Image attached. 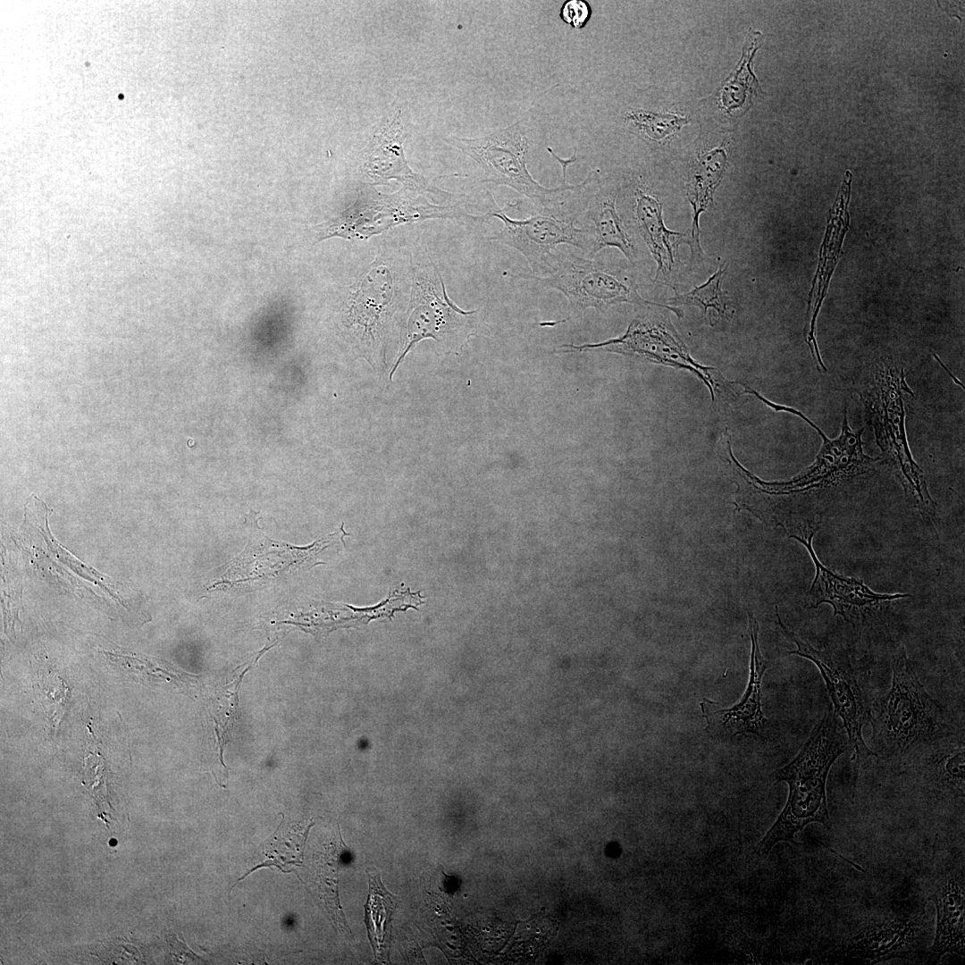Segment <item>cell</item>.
Masks as SVG:
<instances>
[{"mask_svg": "<svg viewBox=\"0 0 965 965\" xmlns=\"http://www.w3.org/2000/svg\"><path fill=\"white\" fill-rule=\"evenodd\" d=\"M862 390L857 393L866 406L877 446L902 483L909 504L926 521H934L936 508L924 472L910 454L905 432L903 391L913 396L903 368L883 360L870 369ZM860 399V400H861Z\"/></svg>", "mask_w": 965, "mask_h": 965, "instance_id": "277c9868", "label": "cell"}, {"mask_svg": "<svg viewBox=\"0 0 965 965\" xmlns=\"http://www.w3.org/2000/svg\"><path fill=\"white\" fill-rule=\"evenodd\" d=\"M748 616L751 651L749 682L743 696L730 708L707 698L700 704L707 723L706 731L712 737L732 740L738 734H752L765 738L767 719L761 709V683L768 662L760 652L758 622L751 611Z\"/></svg>", "mask_w": 965, "mask_h": 965, "instance_id": "4fadbf2b", "label": "cell"}, {"mask_svg": "<svg viewBox=\"0 0 965 965\" xmlns=\"http://www.w3.org/2000/svg\"><path fill=\"white\" fill-rule=\"evenodd\" d=\"M512 277L562 292L573 315H580L590 307L605 311L621 303L663 306L643 299L638 293L635 281L625 273L610 269L595 259L558 249L552 256L546 275L518 273Z\"/></svg>", "mask_w": 965, "mask_h": 965, "instance_id": "5b68a950", "label": "cell"}, {"mask_svg": "<svg viewBox=\"0 0 965 965\" xmlns=\"http://www.w3.org/2000/svg\"><path fill=\"white\" fill-rule=\"evenodd\" d=\"M625 119L647 137L655 140L663 139L679 131L688 122L685 116L658 113L647 110L631 111L625 114Z\"/></svg>", "mask_w": 965, "mask_h": 965, "instance_id": "484cf974", "label": "cell"}, {"mask_svg": "<svg viewBox=\"0 0 965 965\" xmlns=\"http://www.w3.org/2000/svg\"><path fill=\"white\" fill-rule=\"evenodd\" d=\"M583 229L592 242L591 256L604 248H617L634 263L635 249L616 208V194L600 186L591 199L583 218ZM578 221V220H577Z\"/></svg>", "mask_w": 965, "mask_h": 965, "instance_id": "ac0fdd59", "label": "cell"}, {"mask_svg": "<svg viewBox=\"0 0 965 965\" xmlns=\"http://www.w3.org/2000/svg\"><path fill=\"white\" fill-rule=\"evenodd\" d=\"M818 530V522H809L804 526L800 525L797 533L789 534L790 538L806 547L816 567L815 577L807 594L810 607L829 604L835 615L857 626L862 625L891 602L910 597L906 593L875 592L861 581L837 575L823 566L812 547V539Z\"/></svg>", "mask_w": 965, "mask_h": 965, "instance_id": "30bf717a", "label": "cell"}, {"mask_svg": "<svg viewBox=\"0 0 965 965\" xmlns=\"http://www.w3.org/2000/svg\"><path fill=\"white\" fill-rule=\"evenodd\" d=\"M516 206V202L508 203L502 209L489 212L491 217H497L503 222L500 231L491 239L519 251L527 260L532 274H547L552 256L560 244L573 245L591 254L592 242L588 234L575 226L579 213L558 212L556 207L538 211L527 219L514 220L505 212Z\"/></svg>", "mask_w": 965, "mask_h": 965, "instance_id": "ba28073f", "label": "cell"}, {"mask_svg": "<svg viewBox=\"0 0 965 965\" xmlns=\"http://www.w3.org/2000/svg\"><path fill=\"white\" fill-rule=\"evenodd\" d=\"M413 274L411 307L407 328V342L399 357H404L409 348L424 338L441 340V336L461 324V321L475 311L465 312L448 297L443 280L431 261L416 265Z\"/></svg>", "mask_w": 965, "mask_h": 965, "instance_id": "5bb4252c", "label": "cell"}, {"mask_svg": "<svg viewBox=\"0 0 965 965\" xmlns=\"http://www.w3.org/2000/svg\"><path fill=\"white\" fill-rule=\"evenodd\" d=\"M399 118L400 113H397L392 122L386 124L376 136L365 164V172L371 179L377 181L399 179L415 187H424L423 178L415 175L405 160L401 146L403 132Z\"/></svg>", "mask_w": 965, "mask_h": 965, "instance_id": "d6986e66", "label": "cell"}, {"mask_svg": "<svg viewBox=\"0 0 965 965\" xmlns=\"http://www.w3.org/2000/svg\"><path fill=\"white\" fill-rule=\"evenodd\" d=\"M591 15V6L586 1L583 0L566 1L559 13L562 21L575 29L583 28L589 21Z\"/></svg>", "mask_w": 965, "mask_h": 965, "instance_id": "4316f807", "label": "cell"}, {"mask_svg": "<svg viewBox=\"0 0 965 965\" xmlns=\"http://www.w3.org/2000/svg\"><path fill=\"white\" fill-rule=\"evenodd\" d=\"M635 221L658 265L655 281L662 278L668 281L675 265L676 251L684 240L683 235L664 225L660 203L641 189L635 192Z\"/></svg>", "mask_w": 965, "mask_h": 965, "instance_id": "e0dca14e", "label": "cell"}, {"mask_svg": "<svg viewBox=\"0 0 965 965\" xmlns=\"http://www.w3.org/2000/svg\"><path fill=\"white\" fill-rule=\"evenodd\" d=\"M929 920L923 900L891 904L872 911L828 938L818 963L876 964L894 959L928 961Z\"/></svg>", "mask_w": 965, "mask_h": 965, "instance_id": "3957f363", "label": "cell"}, {"mask_svg": "<svg viewBox=\"0 0 965 965\" xmlns=\"http://www.w3.org/2000/svg\"><path fill=\"white\" fill-rule=\"evenodd\" d=\"M342 844L341 839L333 843V844L326 848L324 852H321L318 859L315 860L316 884L333 923L347 936L351 937V932L345 920L338 894V865L339 860L345 856L343 854L344 848H340Z\"/></svg>", "mask_w": 965, "mask_h": 965, "instance_id": "7402d4cb", "label": "cell"}, {"mask_svg": "<svg viewBox=\"0 0 965 965\" xmlns=\"http://www.w3.org/2000/svg\"><path fill=\"white\" fill-rule=\"evenodd\" d=\"M445 140L475 160L483 169L486 181L514 189L530 199L538 211L558 207L564 192H576L593 178L591 172L578 185L560 184L556 189H548L539 184L526 166L529 144L520 122L483 137H450Z\"/></svg>", "mask_w": 965, "mask_h": 965, "instance_id": "8992f818", "label": "cell"}, {"mask_svg": "<svg viewBox=\"0 0 965 965\" xmlns=\"http://www.w3.org/2000/svg\"><path fill=\"white\" fill-rule=\"evenodd\" d=\"M726 164V155L723 149H715L703 155L692 169V179L687 187L688 199L693 211L691 248L692 254L701 258L702 251L700 246V214L705 211L712 200L713 193L723 177Z\"/></svg>", "mask_w": 965, "mask_h": 965, "instance_id": "ffe728a7", "label": "cell"}, {"mask_svg": "<svg viewBox=\"0 0 965 965\" xmlns=\"http://www.w3.org/2000/svg\"><path fill=\"white\" fill-rule=\"evenodd\" d=\"M360 206L348 210L341 217L331 223L323 231V238L340 236L347 239L367 238L373 234L382 232L387 228L407 221L419 220L422 218L434 217H456L458 214L455 211H443L444 208L432 209H405L395 206ZM436 217V216H435Z\"/></svg>", "mask_w": 965, "mask_h": 965, "instance_id": "2e32d148", "label": "cell"}, {"mask_svg": "<svg viewBox=\"0 0 965 965\" xmlns=\"http://www.w3.org/2000/svg\"><path fill=\"white\" fill-rule=\"evenodd\" d=\"M368 878L369 895L365 905V922L376 959L388 961L391 916L398 898L386 890L377 871L368 872Z\"/></svg>", "mask_w": 965, "mask_h": 965, "instance_id": "44dd1931", "label": "cell"}, {"mask_svg": "<svg viewBox=\"0 0 965 965\" xmlns=\"http://www.w3.org/2000/svg\"><path fill=\"white\" fill-rule=\"evenodd\" d=\"M726 268V266L723 264L703 285L687 293L676 294L669 300V303L698 306L704 315H709V323L712 324L714 317L725 316L727 312L721 291Z\"/></svg>", "mask_w": 965, "mask_h": 965, "instance_id": "d4e9b609", "label": "cell"}, {"mask_svg": "<svg viewBox=\"0 0 965 965\" xmlns=\"http://www.w3.org/2000/svg\"><path fill=\"white\" fill-rule=\"evenodd\" d=\"M904 772L929 801L963 810L965 746L954 734L927 744L901 762Z\"/></svg>", "mask_w": 965, "mask_h": 965, "instance_id": "7c38bea8", "label": "cell"}, {"mask_svg": "<svg viewBox=\"0 0 965 965\" xmlns=\"http://www.w3.org/2000/svg\"><path fill=\"white\" fill-rule=\"evenodd\" d=\"M776 615L782 632L797 647L796 650H789L787 653L812 661L820 671L832 708L841 719L849 743L853 750V759L860 765L869 757L875 756L865 743L862 734L863 726L869 719L870 706L860 678L848 657L839 651L815 649L783 623L777 606H776Z\"/></svg>", "mask_w": 965, "mask_h": 965, "instance_id": "52a82bcc", "label": "cell"}, {"mask_svg": "<svg viewBox=\"0 0 965 965\" xmlns=\"http://www.w3.org/2000/svg\"><path fill=\"white\" fill-rule=\"evenodd\" d=\"M760 33L751 32L744 46L739 68L729 77L720 88V100L726 111L744 106L747 97L759 88V84L751 69V59L760 44Z\"/></svg>", "mask_w": 965, "mask_h": 965, "instance_id": "603a6c76", "label": "cell"}, {"mask_svg": "<svg viewBox=\"0 0 965 965\" xmlns=\"http://www.w3.org/2000/svg\"><path fill=\"white\" fill-rule=\"evenodd\" d=\"M849 744L840 718L832 705H827L794 759L773 773L776 782L788 785L789 793L783 810L758 846L760 855H768L779 842L797 843L794 835L810 823L831 828L827 780L831 767Z\"/></svg>", "mask_w": 965, "mask_h": 965, "instance_id": "6da1fadb", "label": "cell"}, {"mask_svg": "<svg viewBox=\"0 0 965 965\" xmlns=\"http://www.w3.org/2000/svg\"><path fill=\"white\" fill-rule=\"evenodd\" d=\"M892 668L889 691L870 706V749L879 759L901 763L917 750L953 735V732L903 646L894 655Z\"/></svg>", "mask_w": 965, "mask_h": 965, "instance_id": "7a4b0ae2", "label": "cell"}, {"mask_svg": "<svg viewBox=\"0 0 965 965\" xmlns=\"http://www.w3.org/2000/svg\"><path fill=\"white\" fill-rule=\"evenodd\" d=\"M845 408L841 434L834 440L825 436L815 462L793 480L759 483L768 492L792 493L823 490L849 482L874 470L881 458L866 455L862 448L863 429L852 430Z\"/></svg>", "mask_w": 965, "mask_h": 965, "instance_id": "8fae6325", "label": "cell"}, {"mask_svg": "<svg viewBox=\"0 0 965 965\" xmlns=\"http://www.w3.org/2000/svg\"><path fill=\"white\" fill-rule=\"evenodd\" d=\"M547 150L561 165V168H562V182H561V185H564V186L569 185L566 182V169L568 168L569 165H571L572 164L576 162V150H575L573 155L570 156L567 159H563V158L558 156L550 147H547Z\"/></svg>", "mask_w": 965, "mask_h": 965, "instance_id": "83f0119b", "label": "cell"}, {"mask_svg": "<svg viewBox=\"0 0 965 965\" xmlns=\"http://www.w3.org/2000/svg\"><path fill=\"white\" fill-rule=\"evenodd\" d=\"M393 290L390 271L386 266L377 265L361 278L352 295L351 316L369 348L379 343Z\"/></svg>", "mask_w": 965, "mask_h": 965, "instance_id": "9a60e30c", "label": "cell"}, {"mask_svg": "<svg viewBox=\"0 0 965 965\" xmlns=\"http://www.w3.org/2000/svg\"><path fill=\"white\" fill-rule=\"evenodd\" d=\"M312 825L306 827H301L295 829L292 828V832L290 829L284 828L281 832H277L264 845V854L268 857L264 863L253 868L250 871L239 878L237 883L244 878L248 873L258 868L259 867H266L274 865L282 871L286 872L285 868H288L289 865H298L302 862L303 852L306 841V836L309 828Z\"/></svg>", "mask_w": 965, "mask_h": 965, "instance_id": "cb8c5ba5", "label": "cell"}, {"mask_svg": "<svg viewBox=\"0 0 965 965\" xmlns=\"http://www.w3.org/2000/svg\"><path fill=\"white\" fill-rule=\"evenodd\" d=\"M927 898L936 910V925L928 961L938 963L946 953L965 955V880L963 851L936 840Z\"/></svg>", "mask_w": 965, "mask_h": 965, "instance_id": "9c48e42d", "label": "cell"}]
</instances>
